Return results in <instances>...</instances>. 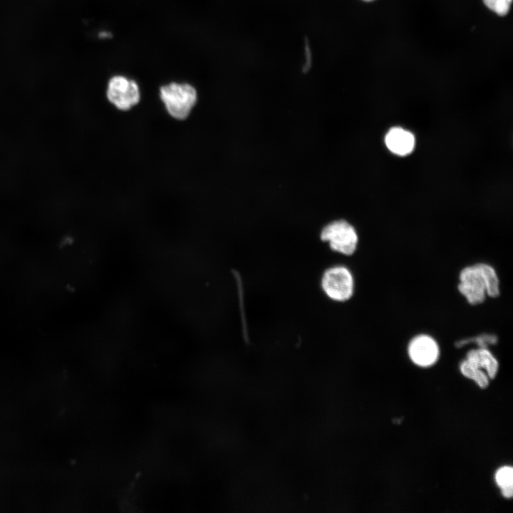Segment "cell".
<instances>
[{
	"label": "cell",
	"instance_id": "cell-10",
	"mask_svg": "<svg viewBox=\"0 0 513 513\" xmlns=\"http://www.w3.org/2000/svg\"><path fill=\"white\" fill-rule=\"evenodd\" d=\"M460 368L465 377L474 380L480 388H485L488 385V377L484 372L472 365L466 359L460 363Z\"/></svg>",
	"mask_w": 513,
	"mask_h": 513
},
{
	"label": "cell",
	"instance_id": "cell-6",
	"mask_svg": "<svg viewBox=\"0 0 513 513\" xmlns=\"http://www.w3.org/2000/svg\"><path fill=\"white\" fill-rule=\"evenodd\" d=\"M408 352L411 361L416 365L427 367L433 365L438 359L439 346L435 339L428 334H419L409 342Z\"/></svg>",
	"mask_w": 513,
	"mask_h": 513
},
{
	"label": "cell",
	"instance_id": "cell-14",
	"mask_svg": "<svg viewBox=\"0 0 513 513\" xmlns=\"http://www.w3.org/2000/svg\"><path fill=\"white\" fill-rule=\"evenodd\" d=\"M363 1H373V0H363Z\"/></svg>",
	"mask_w": 513,
	"mask_h": 513
},
{
	"label": "cell",
	"instance_id": "cell-2",
	"mask_svg": "<svg viewBox=\"0 0 513 513\" xmlns=\"http://www.w3.org/2000/svg\"><path fill=\"white\" fill-rule=\"evenodd\" d=\"M159 98L165 114L172 120H187L198 104L197 89L187 83L171 82L159 90Z\"/></svg>",
	"mask_w": 513,
	"mask_h": 513
},
{
	"label": "cell",
	"instance_id": "cell-5",
	"mask_svg": "<svg viewBox=\"0 0 513 513\" xmlns=\"http://www.w3.org/2000/svg\"><path fill=\"white\" fill-rule=\"evenodd\" d=\"M320 238L330 249L344 256L353 255L358 247V235L349 222L343 219L327 224L321 231Z\"/></svg>",
	"mask_w": 513,
	"mask_h": 513
},
{
	"label": "cell",
	"instance_id": "cell-4",
	"mask_svg": "<svg viewBox=\"0 0 513 513\" xmlns=\"http://www.w3.org/2000/svg\"><path fill=\"white\" fill-rule=\"evenodd\" d=\"M321 286L325 295L336 302H346L355 291V280L351 270L343 265L326 269L321 278Z\"/></svg>",
	"mask_w": 513,
	"mask_h": 513
},
{
	"label": "cell",
	"instance_id": "cell-3",
	"mask_svg": "<svg viewBox=\"0 0 513 513\" xmlns=\"http://www.w3.org/2000/svg\"><path fill=\"white\" fill-rule=\"evenodd\" d=\"M105 98L114 110L126 113L140 104L142 95L140 87L135 80L117 75L108 81Z\"/></svg>",
	"mask_w": 513,
	"mask_h": 513
},
{
	"label": "cell",
	"instance_id": "cell-13",
	"mask_svg": "<svg viewBox=\"0 0 513 513\" xmlns=\"http://www.w3.org/2000/svg\"><path fill=\"white\" fill-rule=\"evenodd\" d=\"M306 64L304 67V71H308L311 66V51L309 45L306 46Z\"/></svg>",
	"mask_w": 513,
	"mask_h": 513
},
{
	"label": "cell",
	"instance_id": "cell-8",
	"mask_svg": "<svg viewBox=\"0 0 513 513\" xmlns=\"http://www.w3.org/2000/svg\"><path fill=\"white\" fill-rule=\"evenodd\" d=\"M465 359L477 368H484L489 378H494L496 376L499 368L498 361L487 348L469 351Z\"/></svg>",
	"mask_w": 513,
	"mask_h": 513
},
{
	"label": "cell",
	"instance_id": "cell-12",
	"mask_svg": "<svg viewBox=\"0 0 513 513\" xmlns=\"http://www.w3.org/2000/svg\"><path fill=\"white\" fill-rule=\"evenodd\" d=\"M483 1L492 11L499 16H504L508 13L512 0H483Z\"/></svg>",
	"mask_w": 513,
	"mask_h": 513
},
{
	"label": "cell",
	"instance_id": "cell-7",
	"mask_svg": "<svg viewBox=\"0 0 513 513\" xmlns=\"http://www.w3.org/2000/svg\"><path fill=\"white\" fill-rule=\"evenodd\" d=\"M385 142L390 152L404 156L414 149L415 138L410 132L400 127H394L386 134Z\"/></svg>",
	"mask_w": 513,
	"mask_h": 513
},
{
	"label": "cell",
	"instance_id": "cell-11",
	"mask_svg": "<svg viewBox=\"0 0 513 513\" xmlns=\"http://www.w3.org/2000/svg\"><path fill=\"white\" fill-rule=\"evenodd\" d=\"M497 341V337L494 335L481 334L475 338L462 340L457 343V346H462L474 342L479 346V348H487L489 345L495 344Z\"/></svg>",
	"mask_w": 513,
	"mask_h": 513
},
{
	"label": "cell",
	"instance_id": "cell-9",
	"mask_svg": "<svg viewBox=\"0 0 513 513\" xmlns=\"http://www.w3.org/2000/svg\"><path fill=\"white\" fill-rule=\"evenodd\" d=\"M495 479L503 496L510 498L513 494V469L511 467L500 468L496 473Z\"/></svg>",
	"mask_w": 513,
	"mask_h": 513
},
{
	"label": "cell",
	"instance_id": "cell-1",
	"mask_svg": "<svg viewBox=\"0 0 513 513\" xmlns=\"http://www.w3.org/2000/svg\"><path fill=\"white\" fill-rule=\"evenodd\" d=\"M458 291L470 305H478L487 296L499 295V280L496 270L486 263H477L463 268L459 274Z\"/></svg>",
	"mask_w": 513,
	"mask_h": 513
}]
</instances>
